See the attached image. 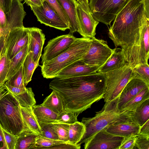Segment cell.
<instances>
[{
	"mask_svg": "<svg viewBox=\"0 0 149 149\" xmlns=\"http://www.w3.org/2000/svg\"><path fill=\"white\" fill-rule=\"evenodd\" d=\"M127 65L133 68L141 63H148L149 56V19L145 14L141 28L140 38L132 46L122 49Z\"/></svg>",
	"mask_w": 149,
	"mask_h": 149,
	"instance_id": "cell-6",
	"label": "cell"
},
{
	"mask_svg": "<svg viewBox=\"0 0 149 149\" xmlns=\"http://www.w3.org/2000/svg\"><path fill=\"white\" fill-rule=\"evenodd\" d=\"M26 88V91L25 93L17 95H13L21 106L24 107H32L36 103L34 94L31 88Z\"/></svg>",
	"mask_w": 149,
	"mask_h": 149,
	"instance_id": "cell-32",
	"label": "cell"
},
{
	"mask_svg": "<svg viewBox=\"0 0 149 149\" xmlns=\"http://www.w3.org/2000/svg\"><path fill=\"white\" fill-rule=\"evenodd\" d=\"M132 68L126 65L119 69L109 72L104 75L106 79L105 102L117 98L129 81L132 78Z\"/></svg>",
	"mask_w": 149,
	"mask_h": 149,
	"instance_id": "cell-8",
	"label": "cell"
},
{
	"mask_svg": "<svg viewBox=\"0 0 149 149\" xmlns=\"http://www.w3.org/2000/svg\"><path fill=\"white\" fill-rule=\"evenodd\" d=\"M8 92L6 90L4 84L0 86V100Z\"/></svg>",
	"mask_w": 149,
	"mask_h": 149,
	"instance_id": "cell-52",
	"label": "cell"
},
{
	"mask_svg": "<svg viewBox=\"0 0 149 149\" xmlns=\"http://www.w3.org/2000/svg\"><path fill=\"white\" fill-rule=\"evenodd\" d=\"M130 0H89L91 14L96 20L110 25L117 14Z\"/></svg>",
	"mask_w": 149,
	"mask_h": 149,
	"instance_id": "cell-7",
	"label": "cell"
},
{
	"mask_svg": "<svg viewBox=\"0 0 149 149\" xmlns=\"http://www.w3.org/2000/svg\"><path fill=\"white\" fill-rule=\"evenodd\" d=\"M124 137L113 134L104 129L84 143L85 149H119Z\"/></svg>",
	"mask_w": 149,
	"mask_h": 149,
	"instance_id": "cell-14",
	"label": "cell"
},
{
	"mask_svg": "<svg viewBox=\"0 0 149 149\" xmlns=\"http://www.w3.org/2000/svg\"><path fill=\"white\" fill-rule=\"evenodd\" d=\"M73 0L75 1L76 0Z\"/></svg>",
	"mask_w": 149,
	"mask_h": 149,
	"instance_id": "cell-55",
	"label": "cell"
},
{
	"mask_svg": "<svg viewBox=\"0 0 149 149\" xmlns=\"http://www.w3.org/2000/svg\"><path fill=\"white\" fill-rule=\"evenodd\" d=\"M29 52V44L21 49L10 59L9 68L6 77V81L15 74L22 65Z\"/></svg>",
	"mask_w": 149,
	"mask_h": 149,
	"instance_id": "cell-27",
	"label": "cell"
},
{
	"mask_svg": "<svg viewBox=\"0 0 149 149\" xmlns=\"http://www.w3.org/2000/svg\"><path fill=\"white\" fill-rule=\"evenodd\" d=\"M139 133L149 135V120L140 127Z\"/></svg>",
	"mask_w": 149,
	"mask_h": 149,
	"instance_id": "cell-47",
	"label": "cell"
},
{
	"mask_svg": "<svg viewBox=\"0 0 149 149\" xmlns=\"http://www.w3.org/2000/svg\"><path fill=\"white\" fill-rule=\"evenodd\" d=\"M30 40L28 27L16 28L8 32L7 35L6 46L9 59L12 58L21 49L28 45Z\"/></svg>",
	"mask_w": 149,
	"mask_h": 149,
	"instance_id": "cell-13",
	"label": "cell"
},
{
	"mask_svg": "<svg viewBox=\"0 0 149 149\" xmlns=\"http://www.w3.org/2000/svg\"><path fill=\"white\" fill-rule=\"evenodd\" d=\"M59 115L64 111L62 100L57 92L52 90L41 104Z\"/></svg>",
	"mask_w": 149,
	"mask_h": 149,
	"instance_id": "cell-28",
	"label": "cell"
},
{
	"mask_svg": "<svg viewBox=\"0 0 149 149\" xmlns=\"http://www.w3.org/2000/svg\"><path fill=\"white\" fill-rule=\"evenodd\" d=\"M0 149H8L2 127L0 125Z\"/></svg>",
	"mask_w": 149,
	"mask_h": 149,
	"instance_id": "cell-50",
	"label": "cell"
},
{
	"mask_svg": "<svg viewBox=\"0 0 149 149\" xmlns=\"http://www.w3.org/2000/svg\"><path fill=\"white\" fill-rule=\"evenodd\" d=\"M51 123L52 127L58 135V140L68 142L69 124L58 123Z\"/></svg>",
	"mask_w": 149,
	"mask_h": 149,
	"instance_id": "cell-34",
	"label": "cell"
},
{
	"mask_svg": "<svg viewBox=\"0 0 149 149\" xmlns=\"http://www.w3.org/2000/svg\"><path fill=\"white\" fill-rule=\"evenodd\" d=\"M67 142L59 140L52 139L39 136L36 139L33 149H47L52 146Z\"/></svg>",
	"mask_w": 149,
	"mask_h": 149,
	"instance_id": "cell-35",
	"label": "cell"
},
{
	"mask_svg": "<svg viewBox=\"0 0 149 149\" xmlns=\"http://www.w3.org/2000/svg\"><path fill=\"white\" fill-rule=\"evenodd\" d=\"M133 78L143 81L149 85V66L148 63L139 64L132 68Z\"/></svg>",
	"mask_w": 149,
	"mask_h": 149,
	"instance_id": "cell-33",
	"label": "cell"
},
{
	"mask_svg": "<svg viewBox=\"0 0 149 149\" xmlns=\"http://www.w3.org/2000/svg\"><path fill=\"white\" fill-rule=\"evenodd\" d=\"M91 39L76 38L65 51L41 66L42 74L46 79H53L62 69L74 61L81 59L88 52Z\"/></svg>",
	"mask_w": 149,
	"mask_h": 149,
	"instance_id": "cell-3",
	"label": "cell"
},
{
	"mask_svg": "<svg viewBox=\"0 0 149 149\" xmlns=\"http://www.w3.org/2000/svg\"><path fill=\"white\" fill-rule=\"evenodd\" d=\"M119 97L111 101L106 102L100 111L92 118H83L81 122L85 126L86 131L77 145L79 146L90 140L97 133L116 121L121 111L118 108Z\"/></svg>",
	"mask_w": 149,
	"mask_h": 149,
	"instance_id": "cell-4",
	"label": "cell"
},
{
	"mask_svg": "<svg viewBox=\"0 0 149 149\" xmlns=\"http://www.w3.org/2000/svg\"><path fill=\"white\" fill-rule=\"evenodd\" d=\"M127 65L122 48H116L105 63L100 67L97 72L103 74L122 68Z\"/></svg>",
	"mask_w": 149,
	"mask_h": 149,
	"instance_id": "cell-20",
	"label": "cell"
},
{
	"mask_svg": "<svg viewBox=\"0 0 149 149\" xmlns=\"http://www.w3.org/2000/svg\"><path fill=\"white\" fill-rule=\"evenodd\" d=\"M47 2L58 14L61 18L69 26V22L61 5L57 0H43Z\"/></svg>",
	"mask_w": 149,
	"mask_h": 149,
	"instance_id": "cell-40",
	"label": "cell"
},
{
	"mask_svg": "<svg viewBox=\"0 0 149 149\" xmlns=\"http://www.w3.org/2000/svg\"><path fill=\"white\" fill-rule=\"evenodd\" d=\"M86 128L84 125L78 121L69 124L68 142L74 144H77L85 133Z\"/></svg>",
	"mask_w": 149,
	"mask_h": 149,
	"instance_id": "cell-30",
	"label": "cell"
},
{
	"mask_svg": "<svg viewBox=\"0 0 149 149\" xmlns=\"http://www.w3.org/2000/svg\"><path fill=\"white\" fill-rule=\"evenodd\" d=\"M32 108L39 123H53L57 120L58 115L41 104H35Z\"/></svg>",
	"mask_w": 149,
	"mask_h": 149,
	"instance_id": "cell-25",
	"label": "cell"
},
{
	"mask_svg": "<svg viewBox=\"0 0 149 149\" xmlns=\"http://www.w3.org/2000/svg\"><path fill=\"white\" fill-rule=\"evenodd\" d=\"M77 113L71 111H64L58 115L57 120L54 123L73 124L78 121Z\"/></svg>",
	"mask_w": 149,
	"mask_h": 149,
	"instance_id": "cell-37",
	"label": "cell"
},
{
	"mask_svg": "<svg viewBox=\"0 0 149 149\" xmlns=\"http://www.w3.org/2000/svg\"><path fill=\"white\" fill-rule=\"evenodd\" d=\"M39 136L29 129L24 130L18 136L15 149H33Z\"/></svg>",
	"mask_w": 149,
	"mask_h": 149,
	"instance_id": "cell-26",
	"label": "cell"
},
{
	"mask_svg": "<svg viewBox=\"0 0 149 149\" xmlns=\"http://www.w3.org/2000/svg\"><path fill=\"white\" fill-rule=\"evenodd\" d=\"M136 136L132 135L124 137L119 149H134Z\"/></svg>",
	"mask_w": 149,
	"mask_h": 149,
	"instance_id": "cell-42",
	"label": "cell"
},
{
	"mask_svg": "<svg viewBox=\"0 0 149 149\" xmlns=\"http://www.w3.org/2000/svg\"><path fill=\"white\" fill-rule=\"evenodd\" d=\"M2 128L8 149H15L18 136L11 134Z\"/></svg>",
	"mask_w": 149,
	"mask_h": 149,
	"instance_id": "cell-41",
	"label": "cell"
},
{
	"mask_svg": "<svg viewBox=\"0 0 149 149\" xmlns=\"http://www.w3.org/2000/svg\"><path fill=\"white\" fill-rule=\"evenodd\" d=\"M6 22L5 13L0 6V28L3 29L4 33L6 26Z\"/></svg>",
	"mask_w": 149,
	"mask_h": 149,
	"instance_id": "cell-46",
	"label": "cell"
},
{
	"mask_svg": "<svg viewBox=\"0 0 149 149\" xmlns=\"http://www.w3.org/2000/svg\"><path fill=\"white\" fill-rule=\"evenodd\" d=\"M42 132L41 136L54 140H58L57 134L51 126V123H39Z\"/></svg>",
	"mask_w": 149,
	"mask_h": 149,
	"instance_id": "cell-38",
	"label": "cell"
},
{
	"mask_svg": "<svg viewBox=\"0 0 149 149\" xmlns=\"http://www.w3.org/2000/svg\"><path fill=\"white\" fill-rule=\"evenodd\" d=\"M7 33L3 36L0 39V86L6 81L10 61L8 56L6 46Z\"/></svg>",
	"mask_w": 149,
	"mask_h": 149,
	"instance_id": "cell-22",
	"label": "cell"
},
{
	"mask_svg": "<svg viewBox=\"0 0 149 149\" xmlns=\"http://www.w3.org/2000/svg\"><path fill=\"white\" fill-rule=\"evenodd\" d=\"M7 91L13 95H17L25 93L26 87L24 88H20L13 86L6 82L4 84Z\"/></svg>",
	"mask_w": 149,
	"mask_h": 149,
	"instance_id": "cell-44",
	"label": "cell"
},
{
	"mask_svg": "<svg viewBox=\"0 0 149 149\" xmlns=\"http://www.w3.org/2000/svg\"><path fill=\"white\" fill-rule=\"evenodd\" d=\"M76 39L73 34L69 33L50 40L44 48V53L41 56L42 64L52 60L65 51Z\"/></svg>",
	"mask_w": 149,
	"mask_h": 149,
	"instance_id": "cell-11",
	"label": "cell"
},
{
	"mask_svg": "<svg viewBox=\"0 0 149 149\" xmlns=\"http://www.w3.org/2000/svg\"><path fill=\"white\" fill-rule=\"evenodd\" d=\"M148 99H149V86L142 90L130 100L123 107L120 111H133Z\"/></svg>",
	"mask_w": 149,
	"mask_h": 149,
	"instance_id": "cell-31",
	"label": "cell"
},
{
	"mask_svg": "<svg viewBox=\"0 0 149 149\" xmlns=\"http://www.w3.org/2000/svg\"><path fill=\"white\" fill-rule=\"evenodd\" d=\"M129 111L132 120L141 127L149 120V99L145 100L135 110Z\"/></svg>",
	"mask_w": 149,
	"mask_h": 149,
	"instance_id": "cell-23",
	"label": "cell"
},
{
	"mask_svg": "<svg viewBox=\"0 0 149 149\" xmlns=\"http://www.w3.org/2000/svg\"><path fill=\"white\" fill-rule=\"evenodd\" d=\"M145 14L143 0H130L118 13L108 33L116 48L125 49L138 42Z\"/></svg>",
	"mask_w": 149,
	"mask_h": 149,
	"instance_id": "cell-2",
	"label": "cell"
},
{
	"mask_svg": "<svg viewBox=\"0 0 149 149\" xmlns=\"http://www.w3.org/2000/svg\"><path fill=\"white\" fill-rule=\"evenodd\" d=\"M134 148L149 149V135L138 134L135 140Z\"/></svg>",
	"mask_w": 149,
	"mask_h": 149,
	"instance_id": "cell-39",
	"label": "cell"
},
{
	"mask_svg": "<svg viewBox=\"0 0 149 149\" xmlns=\"http://www.w3.org/2000/svg\"><path fill=\"white\" fill-rule=\"evenodd\" d=\"M39 61L35 62L32 57V54L29 51L27 55L23 64V79L26 86L31 80L34 72L39 65Z\"/></svg>",
	"mask_w": 149,
	"mask_h": 149,
	"instance_id": "cell-29",
	"label": "cell"
},
{
	"mask_svg": "<svg viewBox=\"0 0 149 149\" xmlns=\"http://www.w3.org/2000/svg\"><path fill=\"white\" fill-rule=\"evenodd\" d=\"M149 85L140 79H131L125 86L120 96L118 101V108L120 111L123 107L130 100Z\"/></svg>",
	"mask_w": 149,
	"mask_h": 149,
	"instance_id": "cell-18",
	"label": "cell"
},
{
	"mask_svg": "<svg viewBox=\"0 0 149 149\" xmlns=\"http://www.w3.org/2000/svg\"><path fill=\"white\" fill-rule=\"evenodd\" d=\"M5 14L6 22L4 35L13 29L24 27L23 21L26 13L20 0H12L10 9Z\"/></svg>",
	"mask_w": 149,
	"mask_h": 149,
	"instance_id": "cell-16",
	"label": "cell"
},
{
	"mask_svg": "<svg viewBox=\"0 0 149 149\" xmlns=\"http://www.w3.org/2000/svg\"><path fill=\"white\" fill-rule=\"evenodd\" d=\"M6 82L13 86L23 88H26L23 79V65L17 72Z\"/></svg>",
	"mask_w": 149,
	"mask_h": 149,
	"instance_id": "cell-36",
	"label": "cell"
},
{
	"mask_svg": "<svg viewBox=\"0 0 149 149\" xmlns=\"http://www.w3.org/2000/svg\"><path fill=\"white\" fill-rule=\"evenodd\" d=\"M114 50L102 39H91V42L87 53L81 59L87 65L100 68L106 61Z\"/></svg>",
	"mask_w": 149,
	"mask_h": 149,
	"instance_id": "cell-9",
	"label": "cell"
},
{
	"mask_svg": "<svg viewBox=\"0 0 149 149\" xmlns=\"http://www.w3.org/2000/svg\"><path fill=\"white\" fill-rule=\"evenodd\" d=\"M0 125L7 132L17 136L29 129L23 119L18 102L8 92L0 100Z\"/></svg>",
	"mask_w": 149,
	"mask_h": 149,
	"instance_id": "cell-5",
	"label": "cell"
},
{
	"mask_svg": "<svg viewBox=\"0 0 149 149\" xmlns=\"http://www.w3.org/2000/svg\"><path fill=\"white\" fill-rule=\"evenodd\" d=\"M20 109L23 120L29 129L38 135L41 136L42 132L32 107H24L20 106Z\"/></svg>",
	"mask_w": 149,
	"mask_h": 149,
	"instance_id": "cell-24",
	"label": "cell"
},
{
	"mask_svg": "<svg viewBox=\"0 0 149 149\" xmlns=\"http://www.w3.org/2000/svg\"><path fill=\"white\" fill-rule=\"evenodd\" d=\"M3 35H4V31L3 29L0 28V39Z\"/></svg>",
	"mask_w": 149,
	"mask_h": 149,
	"instance_id": "cell-53",
	"label": "cell"
},
{
	"mask_svg": "<svg viewBox=\"0 0 149 149\" xmlns=\"http://www.w3.org/2000/svg\"><path fill=\"white\" fill-rule=\"evenodd\" d=\"M140 127L134 123L130 116V111H121L118 119L104 129L113 134L124 137L131 135H136Z\"/></svg>",
	"mask_w": 149,
	"mask_h": 149,
	"instance_id": "cell-12",
	"label": "cell"
},
{
	"mask_svg": "<svg viewBox=\"0 0 149 149\" xmlns=\"http://www.w3.org/2000/svg\"><path fill=\"white\" fill-rule=\"evenodd\" d=\"M86 12L91 13L89 6L88 0H76Z\"/></svg>",
	"mask_w": 149,
	"mask_h": 149,
	"instance_id": "cell-49",
	"label": "cell"
},
{
	"mask_svg": "<svg viewBox=\"0 0 149 149\" xmlns=\"http://www.w3.org/2000/svg\"><path fill=\"white\" fill-rule=\"evenodd\" d=\"M81 147V146L67 142L52 146L47 149H80Z\"/></svg>",
	"mask_w": 149,
	"mask_h": 149,
	"instance_id": "cell-43",
	"label": "cell"
},
{
	"mask_svg": "<svg viewBox=\"0 0 149 149\" xmlns=\"http://www.w3.org/2000/svg\"><path fill=\"white\" fill-rule=\"evenodd\" d=\"M12 0H0V6L6 13L9 10Z\"/></svg>",
	"mask_w": 149,
	"mask_h": 149,
	"instance_id": "cell-45",
	"label": "cell"
},
{
	"mask_svg": "<svg viewBox=\"0 0 149 149\" xmlns=\"http://www.w3.org/2000/svg\"><path fill=\"white\" fill-rule=\"evenodd\" d=\"M20 0L21 1L22 0Z\"/></svg>",
	"mask_w": 149,
	"mask_h": 149,
	"instance_id": "cell-54",
	"label": "cell"
},
{
	"mask_svg": "<svg viewBox=\"0 0 149 149\" xmlns=\"http://www.w3.org/2000/svg\"><path fill=\"white\" fill-rule=\"evenodd\" d=\"M30 40L29 44V51L31 52L32 57L35 62L39 61L45 40V35L42 30L36 27H28Z\"/></svg>",
	"mask_w": 149,
	"mask_h": 149,
	"instance_id": "cell-19",
	"label": "cell"
},
{
	"mask_svg": "<svg viewBox=\"0 0 149 149\" xmlns=\"http://www.w3.org/2000/svg\"><path fill=\"white\" fill-rule=\"evenodd\" d=\"M144 10L146 16L149 19V0H143Z\"/></svg>",
	"mask_w": 149,
	"mask_h": 149,
	"instance_id": "cell-51",
	"label": "cell"
},
{
	"mask_svg": "<svg viewBox=\"0 0 149 149\" xmlns=\"http://www.w3.org/2000/svg\"><path fill=\"white\" fill-rule=\"evenodd\" d=\"M106 86L104 74L97 72L67 78L56 77L49 85L50 89L57 92L60 96L64 111L78 115L103 98Z\"/></svg>",
	"mask_w": 149,
	"mask_h": 149,
	"instance_id": "cell-1",
	"label": "cell"
},
{
	"mask_svg": "<svg viewBox=\"0 0 149 149\" xmlns=\"http://www.w3.org/2000/svg\"><path fill=\"white\" fill-rule=\"evenodd\" d=\"M62 7L68 20L69 34H73L79 30L77 14L76 1L73 0H57Z\"/></svg>",
	"mask_w": 149,
	"mask_h": 149,
	"instance_id": "cell-21",
	"label": "cell"
},
{
	"mask_svg": "<svg viewBox=\"0 0 149 149\" xmlns=\"http://www.w3.org/2000/svg\"><path fill=\"white\" fill-rule=\"evenodd\" d=\"M76 5L79 28L78 33L83 37L95 38L96 27L99 22L94 18L91 13L86 12L76 1Z\"/></svg>",
	"mask_w": 149,
	"mask_h": 149,
	"instance_id": "cell-15",
	"label": "cell"
},
{
	"mask_svg": "<svg viewBox=\"0 0 149 149\" xmlns=\"http://www.w3.org/2000/svg\"><path fill=\"white\" fill-rule=\"evenodd\" d=\"M99 68L90 66L81 59L63 68L58 73L56 77L64 78L91 74L97 72Z\"/></svg>",
	"mask_w": 149,
	"mask_h": 149,
	"instance_id": "cell-17",
	"label": "cell"
},
{
	"mask_svg": "<svg viewBox=\"0 0 149 149\" xmlns=\"http://www.w3.org/2000/svg\"><path fill=\"white\" fill-rule=\"evenodd\" d=\"M25 2L30 6H40L42 5L43 0H24Z\"/></svg>",
	"mask_w": 149,
	"mask_h": 149,
	"instance_id": "cell-48",
	"label": "cell"
},
{
	"mask_svg": "<svg viewBox=\"0 0 149 149\" xmlns=\"http://www.w3.org/2000/svg\"><path fill=\"white\" fill-rule=\"evenodd\" d=\"M41 24L62 31L69 29V26L60 17L54 10L46 1L40 6H30Z\"/></svg>",
	"mask_w": 149,
	"mask_h": 149,
	"instance_id": "cell-10",
	"label": "cell"
}]
</instances>
